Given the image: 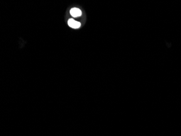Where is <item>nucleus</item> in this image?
Here are the masks:
<instances>
[{
    "instance_id": "1",
    "label": "nucleus",
    "mask_w": 181,
    "mask_h": 136,
    "mask_svg": "<svg viewBox=\"0 0 181 136\" xmlns=\"http://www.w3.org/2000/svg\"><path fill=\"white\" fill-rule=\"evenodd\" d=\"M68 24L69 25V26L73 28H78L81 25L79 22L76 21L72 19H70L68 21Z\"/></svg>"
},
{
    "instance_id": "2",
    "label": "nucleus",
    "mask_w": 181,
    "mask_h": 136,
    "mask_svg": "<svg viewBox=\"0 0 181 136\" xmlns=\"http://www.w3.org/2000/svg\"><path fill=\"white\" fill-rule=\"evenodd\" d=\"M70 14L73 17L76 18V17L81 16L82 14V12L79 8H74L71 9L70 11Z\"/></svg>"
}]
</instances>
